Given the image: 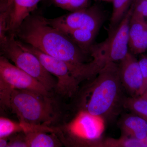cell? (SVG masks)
Segmentation results:
<instances>
[{"label": "cell", "instance_id": "20", "mask_svg": "<svg viewBox=\"0 0 147 147\" xmlns=\"http://www.w3.org/2000/svg\"><path fill=\"white\" fill-rule=\"evenodd\" d=\"M58 7L70 12L88 7L89 0H52Z\"/></svg>", "mask_w": 147, "mask_h": 147}, {"label": "cell", "instance_id": "22", "mask_svg": "<svg viewBox=\"0 0 147 147\" xmlns=\"http://www.w3.org/2000/svg\"><path fill=\"white\" fill-rule=\"evenodd\" d=\"M139 66L142 71L143 83L141 95L143 94L147 88V56L142 55L138 60Z\"/></svg>", "mask_w": 147, "mask_h": 147}, {"label": "cell", "instance_id": "3", "mask_svg": "<svg viewBox=\"0 0 147 147\" xmlns=\"http://www.w3.org/2000/svg\"><path fill=\"white\" fill-rule=\"evenodd\" d=\"M51 97L33 91L13 89L10 100L11 113L20 122L50 126L59 119L61 113Z\"/></svg>", "mask_w": 147, "mask_h": 147}, {"label": "cell", "instance_id": "21", "mask_svg": "<svg viewBox=\"0 0 147 147\" xmlns=\"http://www.w3.org/2000/svg\"><path fill=\"white\" fill-rule=\"evenodd\" d=\"M7 147H28L25 132H17L9 136Z\"/></svg>", "mask_w": 147, "mask_h": 147}, {"label": "cell", "instance_id": "6", "mask_svg": "<svg viewBox=\"0 0 147 147\" xmlns=\"http://www.w3.org/2000/svg\"><path fill=\"white\" fill-rule=\"evenodd\" d=\"M22 42L25 48L36 55L45 69L56 77L57 84L54 90L56 93L65 98H71L78 94L81 82L75 76L68 64Z\"/></svg>", "mask_w": 147, "mask_h": 147}, {"label": "cell", "instance_id": "15", "mask_svg": "<svg viewBox=\"0 0 147 147\" xmlns=\"http://www.w3.org/2000/svg\"><path fill=\"white\" fill-rule=\"evenodd\" d=\"M63 33L86 55L89 54L90 49L98 34L85 29H75Z\"/></svg>", "mask_w": 147, "mask_h": 147}, {"label": "cell", "instance_id": "7", "mask_svg": "<svg viewBox=\"0 0 147 147\" xmlns=\"http://www.w3.org/2000/svg\"><path fill=\"white\" fill-rule=\"evenodd\" d=\"M103 18L101 11L94 6L47 20L50 25L63 32L75 29H85L98 33Z\"/></svg>", "mask_w": 147, "mask_h": 147}, {"label": "cell", "instance_id": "17", "mask_svg": "<svg viewBox=\"0 0 147 147\" xmlns=\"http://www.w3.org/2000/svg\"><path fill=\"white\" fill-rule=\"evenodd\" d=\"M124 107L131 113L139 116L147 121V99L141 96H126Z\"/></svg>", "mask_w": 147, "mask_h": 147}, {"label": "cell", "instance_id": "9", "mask_svg": "<svg viewBox=\"0 0 147 147\" xmlns=\"http://www.w3.org/2000/svg\"><path fill=\"white\" fill-rule=\"evenodd\" d=\"M119 66L120 78L125 93L131 97L140 96L143 80L138 60L129 51Z\"/></svg>", "mask_w": 147, "mask_h": 147}, {"label": "cell", "instance_id": "11", "mask_svg": "<svg viewBox=\"0 0 147 147\" xmlns=\"http://www.w3.org/2000/svg\"><path fill=\"white\" fill-rule=\"evenodd\" d=\"M41 0H7L9 34H16L21 25Z\"/></svg>", "mask_w": 147, "mask_h": 147}, {"label": "cell", "instance_id": "23", "mask_svg": "<svg viewBox=\"0 0 147 147\" xmlns=\"http://www.w3.org/2000/svg\"><path fill=\"white\" fill-rule=\"evenodd\" d=\"M133 11L142 16L147 22V0H134Z\"/></svg>", "mask_w": 147, "mask_h": 147}, {"label": "cell", "instance_id": "12", "mask_svg": "<svg viewBox=\"0 0 147 147\" xmlns=\"http://www.w3.org/2000/svg\"><path fill=\"white\" fill-rule=\"evenodd\" d=\"M118 125L122 136L142 139L147 135V121L133 113L122 115Z\"/></svg>", "mask_w": 147, "mask_h": 147}, {"label": "cell", "instance_id": "2", "mask_svg": "<svg viewBox=\"0 0 147 147\" xmlns=\"http://www.w3.org/2000/svg\"><path fill=\"white\" fill-rule=\"evenodd\" d=\"M92 79L80 93V110L113 122L124 110L127 96L120 78L119 64H106Z\"/></svg>", "mask_w": 147, "mask_h": 147}, {"label": "cell", "instance_id": "4", "mask_svg": "<svg viewBox=\"0 0 147 147\" xmlns=\"http://www.w3.org/2000/svg\"><path fill=\"white\" fill-rule=\"evenodd\" d=\"M133 8L132 3L119 25L110 29L108 38L91 47L89 54L92 59L88 65L93 76H96L106 64L120 61L128 53L129 26Z\"/></svg>", "mask_w": 147, "mask_h": 147}, {"label": "cell", "instance_id": "18", "mask_svg": "<svg viewBox=\"0 0 147 147\" xmlns=\"http://www.w3.org/2000/svg\"><path fill=\"white\" fill-rule=\"evenodd\" d=\"M8 23L7 0H0V51L8 39Z\"/></svg>", "mask_w": 147, "mask_h": 147}, {"label": "cell", "instance_id": "24", "mask_svg": "<svg viewBox=\"0 0 147 147\" xmlns=\"http://www.w3.org/2000/svg\"><path fill=\"white\" fill-rule=\"evenodd\" d=\"M8 137L0 139V147H7Z\"/></svg>", "mask_w": 147, "mask_h": 147}, {"label": "cell", "instance_id": "14", "mask_svg": "<svg viewBox=\"0 0 147 147\" xmlns=\"http://www.w3.org/2000/svg\"><path fill=\"white\" fill-rule=\"evenodd\" d=\"M25 134L28 147H58L63 145L56 132L35 130Z\"/></svg>", "mask_w": 147, "mask_h": 147}, {"label": "cell", "instance_id": "1", "mask_svg": "<svg viewBox=\"0 0 147 147\" xmlns=\"http://www.w3.org/2000/svg\"><path fill=\"white\" fill-rule=\"evenodd\" d=\"M22 42L68 64L78 79L86 74V55L67 36L40 16H29L16 32Z\"/></svg>", "mask_w": 147, "mask_h": 147}, {"label": "cell", "instance_id": "19", "mask_svg": "<svg viewBox=\"0 0 147 147\" xmlns=\"http://www.w3.org/2000/svg\"><path fill=\"white\" fill-rule=\"evenodd\" d=\"M13 88L0 76V117L11 112V98Z\"/></svg>", "mask_w": 147, "mask_h": 147}, {"label": "cell", "instance_id": "26", "mask_svg": "<svg viewBox=\"0 0 147 147\" xmlns=\"http://www.w3.org/2000/svg\"><path fill=\"white\" fill-rule=\"evenodd\" d=\"M101 1H104L109 2H112L113 0H101Z\"/></svg>", "mask_w": 147, "mask_h": 147}, {"label": "cell", "instance_id": "16", "mask_svg": "<svg viewBox=\"0 0 147 147\" xmlns=\"http://www.w3.org/2000/svg\"><path fill=\"white\" fill-rule=\"evenodd\" d=\"M134 0H113V10L110 19V29L115 28L120 23Z\"/></svg>", "mask_w": 147, "mask_h": 147}, {"label": "cell", "instance_id": "8", "mask_svg": "<svg viewBox=\"0 0 147 147\" xmlns=\"http://www.w3.org/2000/svg\"><path fill=\"white\" fill-rule=\"evenodd\" d=\"M0 76L13 89L28 90L51 95L41 83L0 54Z\"/></svg>", "mask_w": 147, "mask_h": 147}, {"label": "cell", "instance_id": "10", "mask_svg": "<svg viewBox=\"0 0 147 147\" xmlns=\"http://www.w3.org/2000/svg\"><path fill=\"white\" fill-rule=\"evenodd\" d=\"M128 47L134 55H141L147 50V22L133 8L129 26Z\"/></svg>", "mask_w": 147, "mask_h": 147}, {"label": "cell", "instance_id": "25", "mask_svg": "<svg viewBox=\"0 0 147 147\" xmlns=\"http://www.w3.org/2000/svg\"><path fill=\"white\" fill-rule=\"evenodd\" d=\"M141 97L143 98H145V99H147V88L146 90L143 93V94L141 96Z\"/></svg>", "mask_w": 147, "mask_h": 147}, {"label": "cell", "instance_id": "5", "mask_svg": "<svg viewBox=\"0 0 147 147\" xmlns=\"http://www.w3.org/2000/svg\"><path fill=\"white\" fill-rule=\"evenodd\" d=\"M0 54L18 68L37 80L48 91L55 90L57 80L45 69L36 55L27 50L14 34H9Z\"/></svg>", "mask_w": 147, "mask_h": 147}, {"label": "cell", "instance_id": "13", "mask_svg": "<svg viewBox=\"0 0 147 147\" xmlns=\"http://www.w3.org/2000/svg\"><path fill=\"white\" fill-rule=\"evenodd\" d=\"M51 130L50 127L34 125L20 122L7 118L6 117H0V139L5 138L18 132L25 133L35 130Z\"/></svg>", "mask_w": 147, "mask_h": 147}]
</instances>
